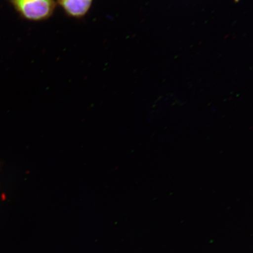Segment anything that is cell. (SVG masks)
<instances>
[{"label":"cell","instance_id":"1","mask_svg":"<svg viewBox=\"0 0 253 253\" xmlns=\"http://www.w3.org/2000/svg\"><path fill=\"white\" fill-rule=\"evenodd\" d=\"M18 9L30 20H40L51 14L54 8L53 0H14Z\"/></svg>","mask_w":253,"mask_h":253},{"label":"cell","instance_id":"2","mask_svg":"<svg viewBox=\"0 0 253 253\" xmlns=\"http://www.w3.org/2000/svg\"><path fill=\"white\" fill-rule=\"evenodd\" d=\"M65 11L74 17H81L86 13L92 0H59Z\"/></svg>","mask_w":253,"mask_h":253}]
</instances>
